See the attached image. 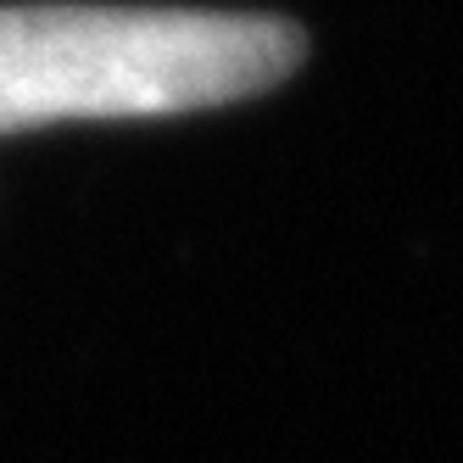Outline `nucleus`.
Here are the masks:
<instances>
[{
  "instance_id": "obj_1",
  "label": "nucleus",
  "mask_w": 463,
  "mask_h": 463,
  "mask_svg": "<svg viewBox=\"0 0 463 463\" xmlns=\"http://www.w3.org/2000/svg\"><path fill=\"white\" fill-rule=\"evenodd\" d=\"M302 51V28L257 12L0 6V135L246 101L290 79Z\"/></svg>"
}]
</instances>
